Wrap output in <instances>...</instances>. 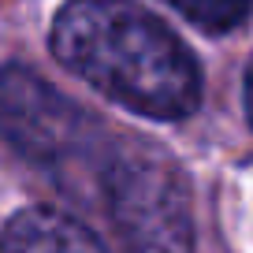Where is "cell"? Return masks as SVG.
<instances>
[{
    "mask_svg": "<svg viewBox=\"0 0 253 253\" xmlns=\"http://www.w3.org/2000/svg\"><path fill=\"white\" fill-rule=\"evenodd\" d=\"M164 4H171L186 23H194L212 38L238 30L253 11V0H164Z\"/></svg>",
    "mask_w": 253,
    "mask_h": 253,
    "instance_id": "5",
    "label": "cell"
},
{
    "mask_svg": "<svg viewBox=\"0 0 253 253\" xmlns=\"http://www.w3.org/2000/svg\"><path fill=\"white\" fill-rule=\"evenodd\" d=\"M0 253H104L79 220L52 209H23L0 231Z\"/></svg>",
    "mask_w": 253,
    "mask_h": 253,
    "instance_id": "4",
    "label": "cell"
},
{
    "mask_svg": "<svg viewBox=\"0 0 253 253\" xmlns=\"http://www.w3.org/2000/svg\"><path fill=\"white\" fill-rule=\"evenodd\" d=\"M93 198L123 253H194L186 175L157 142L112 134L93 171Z\"/></svg>",
    "mask_w": 253,
    "mask_h": 253,
    "instance_id": "2",
    "label": "cell"
},
{
    "mask_svg": "<svg viewBox=\"0 0 253 253\" xmlns=\"http://www.w3.org/2000/svg\"><path fill=\"white\" fill-rule=\"evenodd\" d=\"M246 116H250V126H253V60L246 67Z\"/></svg>",
    "mask_w": 253,
    "mask_h": 253,
    "instance_id": "6",
    "label": "cell"
},
{
    "mask_svg": "<svg viewBox=\"0 0 253 253\" xmlns=\"http://www.w3.org/2000/svg\"><path fill=\"white\" fill-rule=\"evenodd\" d=\"M48 45L75 79L134 116L179 123L201 104L194 52L134 0H67Z\"/></svg>",
    "mask_w": 253,
    "mask_h": 253,
    "instance_id": "1",
    "label": "cell"
},
{
    "mask_svg": "<svg viewBox=\"0 0 253 253\" xmlns=\"http://www.w3.org/2000/svg\"><path fill=\"white\" fill-rule=\"evenodd\" d=\"M0 138L56 179H67L79 168L93 179L112 130L30 67L8 63L0 67Z\"/></svg>",
    "mask_w": 253,
    "mask_h": 253,
    "instance_id": "3",
    "label": "cell"
}]
</instances>
